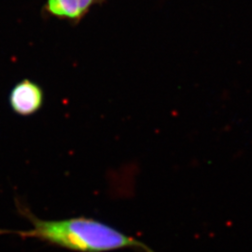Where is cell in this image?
<instances>
[{
    "label": "cell",
    "instance_id": "obj_1",
    "mask_svg": "<svg viewBox=\"0 0 252 252\" xmlns=\"http://www.w3.org/2000/svg\"><path fill=\"white\" fill-rule=\"evenodd\" d=\"M19 213L26 217L32 228L24 231L0 230V234H17L75 252H108L132 249L154 252L149 246L107 223L87 217L63 220H42L17 202Z\"/></svg>",
    "mask_w": 252,
    "mask_h": 252
},
{
    "label": "cell",
    "instance_id": "obj_2",
    "mask_svg": "<svg viewBox=\"0 0 252 252\" xmlns=\"http://www.w3.org/2000/svg\"><path fill=\"white\" fill-rule=\"evenodd\" d=\"M9 104L13 111L19 115H32L42 107L43 92L33 81H20L10 92Z\"/></svg>",
    "mask_w": 252,
    "mask_h": 252
},
{
    "label": "cell",
    "instance_id": "obj_3",
    "mask_svg": "<svg viewBox=\"0 0 252 252\" xmlns=\"http://www.w3.org/2000/svg\"><path fill=\"white\" fill-rule=\"evenodd\" d=\"M96 2L97 0H48L46 9L55 17L79 21Z\"/></svg>",
    "mask_w": 252,
    "mask_h": 252
}]
</instances>
